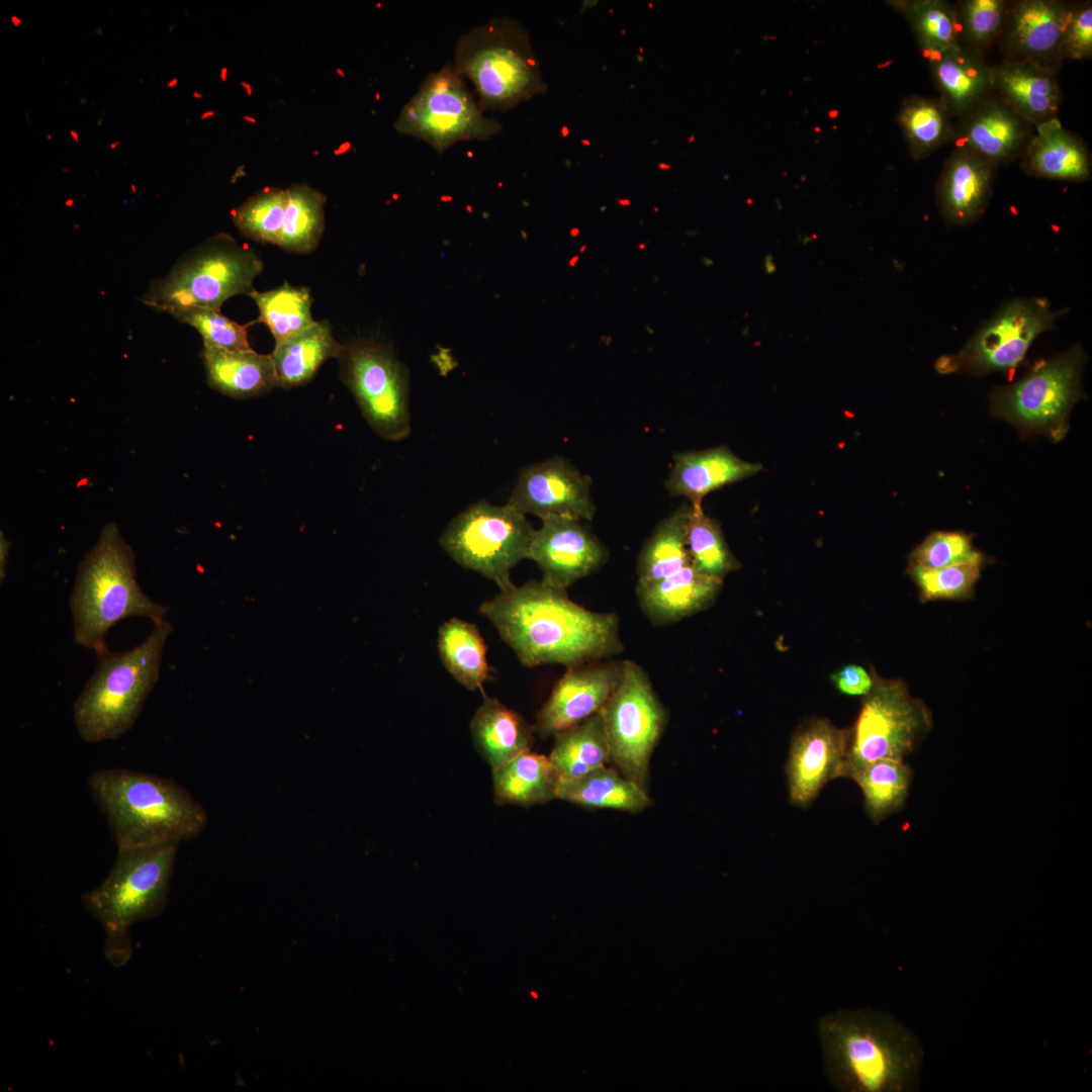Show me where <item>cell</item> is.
<instances>
[{
	"label": "cell",
	"mask_w": 1092,
	"mask_h": 1092,
	"mask_svg": "<svg viewBox=\"0 0 1092 1092\" xmlns=\"http://www.w3.org/2000/svg\"><path fill=\"white\" fill-rule=\"evenodd\" d=\"M47 139H48L49 141H51V140L53 139V135H52L51 133H48V134H47Z\"/></svg>",
	"instance_id": "cell-63"
},
{
	"label": "cell",
	"mask_w": 1092,
	"mask_h": 1092,
	"mask_svg": "<svg viewBox=\"0 0 1092 1092\" xmlns=\"http://www.w3.org/2000/svg\"><path fill=\"white\" fill-rule=\"evenodd\" d=\"M723 580L692 564L648 583L637 584L639 607L654 625H667L699 613L717 598Z\"/></svg>",
	"instance_id": "cell-25"
},
{
	"label": "cell",
	"mask_w": 1092,
	"mask_h": 1092,
	"mask_svg": "<svg viewBox=\"0 0 1092 1092\" xmlns=\"http://www.w3.org/2000/svg\"><path fill=\"white\" fill-rule=\"evenodd\" d=\"M592 478L568 459L554 456L523 467L507 505L539 519L590 521L596 506Z\"/></svg>",
	"instance_id": "cell-16"
},
{
	"label": "cell",
	"mask_w": 1092,
	"mask_h": 1092,
	"mask_svg": "<svg viewBox=\"0 0 1092 1092\" xmlns=\"http://www.w3.org/2000/svg\"><path fill=\"white\" fill-rule=\"evenodd\" d=\"M393 125L397 132L419 139L440 154L459 142L488 140L503 128L483 113L449 64L427 76Z\"/></svg>",
	"instance_id": "cell-13"
},
{
	"label": "cell",
	"mask_w": 1092,
	"mask_h": 1092,
	"mask_svg": "<svg viewBox=\"0 0 1092 1092\" xmlns=\"http://www.w3.org/2000/svg\"><path fill=\"white\" fill-rule=\"evenodd\" d=\"M337 359L341 379L374 433L392 442L405 439L411 433L410 376L393 351L355 339L343 344Z\"/></svg>",
	"instance_id": "cell-14"
},
{
	"label": "cell",
	"mask_w": 1092,
	"mask_h": 1092,
	"mask_svg": "<svg viewBox=\"0 0 1092 1092\" xmlns=\"http://www.w3.org/2000/svg\"><path fill=\"white\" fill-rule=\"evenodd\" d=\"M69 605L74 642L96 654L108 649L106 636L118 622L144 617L156 623L168 612L139 585L133 550L114 523L104 525L79 563Z\"/></svg>",
	"instance_id": "cell-4"
},
{
	"label": "cell",
	"mask_w": 1092,
	"mask_h": 1092,
	"mask_svg": "<svg viewBox=\"0 0 1092 1092\" xmlns=\"http://www.w3.org/2000/svg\"><path fill=\"white\" fill-rule=\"evenodd\" d=\"M24 114H25V118H26L27 124H28V126H30V125H31V121H30V116H29V112L25 111V113H24Z\"/></svg>",
	"instance_id": "cell-62"
},
{
	"label": "cell",
	"mask_w": 1092,
	"mask_h": 1092,
	"mask_svg": "<svg viewBox=\"0 0 1092 1092\" xmlns=\"http://www.w3.org/2000/svg\"><path fill=\"white\" fill-rule=\"evenodd\" d=\"M10 543L3 532L0 533V581L5 579Z\"/></svg>",
	"instance_id": "cell-49"
},
{
	"label": "cell",
	"mask_w": 1092,
	"mask_h": 1092,
	"mask_svg": "<svg viewBox=\"0 0 1092 1092\" xmlns=\"http://www.w3.org/2000/svg\"><path fill=\"white\" fill-rule=\"evenodd\" d=\"M69 135H70V136H71V138L73 139V141H74L75 143H77V144H78V143L80 142V139H79V134H78V132H77V131H75L74 129H71V130L69 131Z\"/></svg>",
	"instance_id": "cell-55"
},
{
	"label": "cell",
	"mask_w": 1092,
	"mask_h": 1092,
	"mask_svg": "<svg viewBox=\"0 0 1092 1092\" xmlns=\"http://www.w3.org/2000/svg\"><path fill=\"white\" fill-rule=\"evenodd\" d=\"M691 504L684 503L661 520L643 545L637 562V584L671 575L691 564L687 524Z\"/></svg>",
	"instance_id": "cell-35"
},
{
	"label": "cell",
	"mask_w": 1092,
	"mask_h": 1092,
	"mask_svg": "<svg viewBox=\"0 0 1092 1092\" xmlns=\"http://www.w3.org/2000/svg\"><path fill=\"white\" fill-rule=\"evenodd\" d=\"M214 115H215V111H214V110H211V109H209V110H206V111H204V112H203V113L201 114L200 118H201L202 120H205V119H207V118L213 117Z\"/></svg>",
	"instance_id": "cell-52"
},
{
	"label": "cell",
	"mask_w": 1092,
	"mask_h": 1092,
	"mask_svg": "<svg viewBox=\"0 0 1092 1092\" xmlns=\"http://www.w3.org/2000/svg\"><path fill=\"white\" fill-rule=\"evenodd\" d=\"M997 165L964 148H953L936 184L935 200L948 226L975 223L991 198Z\"/></svg>",
	"instance_id": "cell-21"
},
{
	"label": "cell",
	"mask_w": 1092,
	"mask_h": 1092,
	"mask_svg": "<svg viewBox=\"0 0 1092 1092\" xmlns=\"http://www.w3.org/2000/svg\"><path fill=\"white\" fill-rule=\"evenodd\" d=\"M87 102H88V101H87V98H86L85 96H81V97L79 98V100H78V103H79L80 105H85V104H86Z\"/></svg>",
	"instance_id": "cell-59"
},
{
	"label": "cell",
	"mask_w": 1092,
	"mask_h": 1092,
	"mask_svg": "<svg viewBox=\"0 0 1092 1092\" xmlns=\"http://www.w3.org/2000/svg\"><path fill=\"white\" fill-rule=\"evenodd\" d=\"M928 62L938 99L952 118H963L994 96L992 66L982 54L960 46Z\"/></svg>",
	"instance_id": "cell-26"
},
{
	"label": "cell",
	"mask_w": 1092,
	"mask_h": 1092,
	"mask_svg": "<svg viewBox=\"0 0 1092 1092\" xmlns=\"http://www.w3.org/2000/svg\"><path fill=\"white\" fill-rule=\"evenodd\" d=\"M105 113H106V111H105V110H103V111H102V113H101V114H100V115L98 116V118H97V120H96V125H97V126H101V125H102V124L104 123V120H105Z\"/></svg>",
	"instance_id": "cell-54"
},
{
	"label": "cell",
	"mask_w": 1092,
	"mask_h": 1092,
	"mask_svg": "<svg viewBox=\"0 0 1092 1092\" xmlns=\"http://www.w3.org/2000/svg\"><path fill=\"white\" fill-rule=\"evenodd\" d=\"M554 737L548 756L560 782L574 780L610 762V747L600 712Z\"/></svg>",
	"instance_id": "cell-34"
},
{
	"label": "cell",
	"mask_w": 1092,
	"mask_h": 1092,
	"mask_svg": "<svg viewBox=\"0 0 1092 1092\" xmlns=\"http://www.w3.org/2000/svg\"><path fill=\"white\" fill-rule=\"evenodd\" d=\"M480 614L527 667H566L623 651L619 618L573 602L566 589L540 580L512 584L479 605Z\"/></svg>",
	"instance_id": "cell-1"
},
{
	"label": "cell",
	"mask_w": 1092,
	"mask_h": 1092,
	"mask_svg": "<svg viewBox=\"0 0 1092 1092\" xmlns=\"http://www.w3.org/2000/svg\"><path fill=\"white\" fill-rule=\"evenodd\" d=\"M470 734L481 756L495 769L530 750L533 728L516 711L484 697L470 721Z\"/></svg>",
	"instance_id": "cell-29"
},
{
	"label": "cell",
	"mask_w": 1092,
	"mask_h": 1092,
	"mask_svg": "<svg viewBox=\"0 0 1092 1092\" xmlns=\"http://www.w3.org/2000/svg\"><path fill=\"white\" fill-rule=\"evenodd\" d=\"M10 21L13 24V26H15V27H18V26H20L22 24V20L18 16L14 15V14H12L10 16Z\"/></svg>",
	"instance_id": "cell-50"
},
{
	"label": "cell",
	"mask_w": 1092,
	"mask_h": 1092,
	"mask_svg": "<svg viewBox=\"0 0 1092 1092\" xmlns=\"http://www.w3.org/2000/svg\"><path fill=\"white\" fill-rule=\"evenodd\" d=\"M219 77H220V81H221V82H225V81H226V79H228V68H226V67H222V68L220 69V74H219Z\"/></svg>",
	"instance_id": "cell-53"
},
{
	"label": "cell",
	"mask_w": 1092,
	"mask_h": 1092,
	"mask_svg": "<svg viewBox=\"0 0 1092 1092\" xmlns=\"http://www.w3.org/2000/svg\"><path fill=\"white\" fill-rule=\"evenodd\" d=\"M1021 158L1022 169L1037 178L1084 182L1091 176L1089 149L1059 118L1035 127Z\"/></svg>",
	"instance_id": "cell-27"
},
{
	"label": "cell",
	"mask_w": 1092,
	"mask_h": 1092,
	"mask_svg": "<svg viewBox=\"0 0 1092 1092\" xmlns=\"http://www.w3.org/2000/svg\"><path fill=\"white\" fill-rule=\"evenodd\" d=\"M1035 127L993 96L953 123L950 144L995 163L1021 157Z\"/></svg>",
	"instance_id": "cell-22"
},
{
	"label": "cell",
	"mask_w": 1092,
	"mask_h": 1092,
	"mask_svg": "<svg viewBox=\"0 0 1092 1092\" xmlns=\"http://www.w3.org/2000/svg\"><path fill=\"white\" fill-rule=\"evenodd\" d=\"M826 1074L844 1092H904L922 1060L915 1036L888 1014L839 1010L818 1023Z\"/></svg>",
	"instance_id": "cell-2"
},
{
	"label": "cell",
	"mask_w": 1092,
	"mask_h": 1092,
	"mask_svg": "<svg viewBox=\"0 0 1092 1092\" xmlns=\"http://www.w3.org/2000/svg\"><path fill=\"white\" fill-rule=\"evenodd\" d=\"M452 68L468 80L484 111H507L546 91L527 31L511 18H491L463 33Z\"/></svg>",
	"instance_id": "cell-7"
},
{
	"label": "cell",
	"mask_w": 1092,
	"mask_h": 1092,
	"mask_svg": "<svg viewBox=\"0 0 1092 1092\" xmlns=\"http://www.w3.org/2000/svg\"><path fill=\"white\" fill-rule=\"evenodd\" d=\"M1009 3L1005 0H965L957 5L961 44L983 55L1000 38Z\"/></svg>",
	"instance_id": "cell-43"
},
{
	"label": "cell",
	"mask_w": 1092,
	"mask_h": 1092,
	"mask_svg": "<svg viewBox=\"0 0 1092 1092\" xmlns=\"http://www.w3.org/2000/svg\"><path fill=\"white\" fill-rule=\"evenodd\" d=\"M1072 5L1059 0L1010 2L1000 36L1004 60L1057 69L1062 62V35Z\"/></svg>",
	"instance_id": "cell-20"
},
{
	"label": "cell",
	"mask_w": 1092,
	"mask_h": 1092,
	"mask_svg": "<svg viewBox=\"0 0 1092 1092\" xmlns=\"http://www.w3.org/2000/svg\"><path fill=\"white\" fill-rule=\"evenodd\" d=\"M556 799L588 808L641 812L653 802L647 790L616 768L601 765L571 780L560 782Z\"/></svg>",
	"instance_id": "cell-30"
},
{
	"label": "cell",
	"mask_w": 1092,
	"mask_h": 1092,
	"mask_svg": "<svg viewBox=\"0 0 1092 1092\" xmlns=\"http://www.w3.org/2000/svg\"><path fill=\"white\" fill-rule=\"evenodd\" d=\"M533 532L523 513L507 504L479 500L447 524L438 543L456 563L492 580L503 590L513 584L512 568L528 559Z\"/></svg>",
	"instance_id": "cell-11"
},
{
	"label": "cell",
	"mask_w": 1092,
	"mask_h": 1092,
	"mask_svg": "<svg viewBox=\"0 0 1092 1092\" xmlns=\"http://www.w3.org/2000/svg\"><path fill=\"white\" fill-rule=\"evenodd\" d=\"M494 801L524 807L556 799L560 783L549 756L525 751L492 770Z\"/></svg>",
	"instance_id": "cell-32"
},
{
	"label": "cell",
	"mask_w": 1092,
	"mask_h": 1092,
	"mask_svg": "<svg viewBox=\"0 0 1092 1092\" xmlns=\"http://www.w3.org/2000/svg\"><path fill=\"white\" fill-rule=\"evenodd\" d=\"M1092 56V4L1091 1L1073 3L1066 20L1060 57L1083 60Z\"/></svg>",
	"instance_id": "cell-47"
},
{
	"label": "cell",
	"mask_w": 1092,
	"mask_h": 1092,
	"mask_svg": "<svg viewBox=\"0 0 1092 1092\" xmlns=\"http://www.w3.org/2000/svg\"><path fill=\"white\" fill-rule=\"evenodd\" d=\"M173 27H175V25H168L169 31H172Z\"/></svg>",
	"instance_id": "cell-64"
},
{
	"label": "cell",
	"mask_w": 1092,
	"mask_h": 1092,
	"mask_svg": "<svg viewBox=\"0 0 1092 1092\" xmlns=\"http://www.w3.org/2000/svg\"><path fill=\"white\" fill-rule=\"evenodd\" d=\"M120 145L119 141H114L109 145L110 150H115Z\"/></svg>",
	"instance_id": "cell-58"
},
{
	"label": "cell",
	"mask_w": 1092,
	"mask_h": 1092,
	"mask_svg": "<svg viewBox=\"0 0 1092 1092\" xmlns=\"http://www.w3.org/2000/svg\"><path fill=\"white\" fill-rule=\"evenodd\" d=\"M687 548L691 564L699 571L724 580L741 564L730 550L720 523L693 507L687 524Z\"/></svg>",
	"instance_id": "cell-41"
},
{
	"label": "cell",
	"mask_w": 1092,
	"mask_h": 1092,
	"mask_svg": "<svg viewBox=\"0 0 1092 1092\" xmlns=\"http://www.w3.org/2000/svg\"><path fill=\"white\" fill-rule=\"evenodd\" d=\"M117 847L191 840L207 823L203 807L175 781L122 767L87 779Z\"/></svg>",
	"instance_id": "cell-3"
},
{
	"label": "cell",
	"mask_w": 1092,
	"mask_h": 1092,
	"mask_svg": "<svg viewBox=\"0 0 1092 1092\" xmlns=\"http://www.w3.org/2000/svg\"><path fill=\"white\" fill-rule=\"evenodd\" d=\"M202 360L208 385L226 396L250 398L278 386L270 355L252 349L203 348Z\"/></svg>",
	"instance_id": "cell-28"
},
{
	"label": "cell",
	"mask_w": 1092,
	"mask_h": 1092,
	"mask_svg": "<svg viewBox=\"0 0 1092 1092\" xmlns=\"http://www.w3.org/2000/svg\"><path fill=\"white\" fill-rule=\"evenodd\" d=\"M1062 311L1042 297H1017L1004 303L987 320L957 353L934 362L939 374L984 375L1007 373L1025 358L1033 341L1054 330Z\"/></svg>",
	"instance_id": "cell-15"
},
{
	"label": "cell",
	"mask_w": 1092,
	"mask_h": 1092,
	"mask_svg": "<svg viewBox=\"0 0 1092 1092\" xmlns=\"http://www.w3.org/2000/svg\"><path fill=\"white\" fill-rule=\"evenodd\" d=\"M258 308L259 321L272 333L275 343H281L312 326L311 297L304 287L284 282L281 286L250 294Z\"/></svg>",
	"instance_id": "cell-40"
},
{
	"label": "cell",
	"mask_w": 1092,
	"mask_h": 1092,
	"mask_svg": "<svg viewBox=\"0 0 1092 1092\" xmlns=\"http://www.w3.org/2000/svg\"><path fill=\"white\" fill-rule=\"evenodd\" d=\"M610 762L627 779L647 787L652 753L668 720L645 669L623 660L621 678L600 711Z\"/></svg>",
	"instance_id": "cell-12"
},
{
	"label": "cell",
	"mask_w": 1092,
	"mask_h": 1092,
	"mask_svg": "<svg viewBox=\"0 0 1092 1092\" xmlns=\"http://www.w3.org/2000/svg\"><path fill=\"white\" fill-rule=\"evenodd\" d=\"M528 559L540 568L542 581L566 589L599 570L608 551L580 521L550 518L534 529Z\"/></svg>",
	"instance_id": "cell-18"
},
{
	"label": "cell",
	"mask_w": 1092,
	"mask_h": 1092,
	"mask_svg": "<svg viewBox=\"0 0 1092 1092\" xmlns=\"http://www.w3.org/2000/svg\"><path fill=\"white\" fill-rule=\"evenodd\" d=\"M287 190V205L277 246L299 254L315 249L325 226L326 195L306 183Z\"/></svg>",
	"instance_id": "cell-38"
},
{
	"label": "cell",
	"mask_w": 1092,
	"mask_h": 1092,
	"mask_svg": "<svg viewBox=\"0 0 1092 1092\" xmlns=\"http://www.w3.org/2000/svg\"><path fill=\"white\" fill-rule=\"evenodd\" d=\"M139 645L122 652L98 653L97 665L73 705L79 736L88 743L117 739L128 731L159 679L172 625L153 623Z\"/></svg>",
	"instance_id": "cell-5"
},
{
	"label": "cell",
	"mask_w": 1092,
	"mask_h": 1092,
	"mask_svg": "<svg viewBox=\"0 0 1092 1092\" xmlns=\"http://www.w3.org/2000/svg\"><path fill=\"white\" fill-rule=\"evenodd\" d=\"M343 344L326 321L315 322L301 333L275 344L270 354L278 386L284 389L306 384L330 358H338Z\"/></svg>",
	"instance_id": "cell-31"
},
{
	"label": "cell",
	"mask_w": 1092,
	"mask_h": 1092,
	"mask_svg": "<svg viewBox=\"0 0 1092 1092\" xmlns=\"http://www.w3.org/2000/svg\"><path fill=\"white\" fill-rule=\"evenodd\" d=\"M241 86L245 89L247 95H249V96L252 95L253 89H252V86L249 83H247L245 81H241Z\"/></svg>",
	"instance_id": "cell-51"
},
{
	"label": "cell",
	"mask_w": 1092,
	"mask_h": 1092,
	"mask_svg": "<svg viewBox=\"0 0 1092 1092\" xmlns=\"http://www.w3.org/2000/svg\"><path fill=\"white\" fill-rule=\"evenodd\" d=\"M95 33H96V34H97L98 36H102V35H103V33H104V31H103V28H102V27H97V28L95 29Z\"/></svg>",
	"instance_id": "cell-61"
},
{
	"label": "cell",
	"mask_w": 1092,
	"mask_h": 1092,
	"mask_svg": "<svg viewBox=\"0 0 1092 1092\" xmlns=\"http://www.w3.org/2000/svg\"><path fill=\"white\" fill-rule=\"evenodd\" d=\"M287 200L286 189L265 188L232 211L234 223L253 241L277 245Z\"/></svg>",
	"instance_id": "cell-42"
},
{
	"label": "cell",
	"mask_w": 1092,
	"mask_h": 1092,
	"mask_svg": "<svg viewBox=\"0 0 1092 1092\" xmlns=\"http://www.w3.org/2000/svg\"><path fill=\"white\" fill-rule=\"evenodd\" d=\"M263 263L258 254L226 234H218L181 257L164 277L153 281L143 302L173 314L191 308L220 309L239 294L249 295Z\"/></svg>",
	"instance_id": "cell-8"
},
{
	"label": "cell",
	"mask_w": 1092,
	"mask_h": 1092,
	"mask_svg": "<svg viewBox=\"0 0 1092 1092\" xmlns=\"http://www.w3.org/2000/svg\"><path fill=\"white\" fill-rule=\"evenodd\" d=\"M180 322L193 327L203 340V348L221 350L251 349L247 325H240L224 316L220 309L191 308L172 314Z\"/></svg>",
	"instance_id": "cell-46"
},
{
	"label": "cell",
	"mask_w": 1092,
	"mask_h": 1092,
	"mask_svg": "<svg viewBox=\"0 0 1092 1092\" xmlns=\"http://www.w3.org/2000/svg\"><path fill=\"white\" fill-rule=\"evenodd\" d=\"M912 777V768L903 760L881 759L867 765L851 780L863 795L870 819L879 824L904 807Z\"/></svg>",
	"instance_id": "cell-37"
},
{
	"label": "cell",
	"mask_w": 1092,
	"mask_h": 1092,
	"mask_svg": "<svg viewBox=\"0 0 1092 1092\" xmlns=\"http://www.w3.org/2000/svg\"><path fill=\"white\" fill-rule=\"evenodd\" d=\"M835 688L847 696H864L872 688L873 676L866 668L856 664L843 666L831 675Z\"/></svg>",
	"instance_id": "cell-48"
},
{
	"label": "cell",
	"mask_w": 1092,
	"mask_h": 1092,
	"mask_svg": "<svg viewBox=\"0 0 1092 1092\" xmlns=\"http://www.w3.org/2000/svg\"><path fill=\"white\" fill-rule=\"evenodd\" d=\"M893 5L906 16L927 60L962 46L957 7L949 2L914 0Z\"/></svg>",
	"instance_id": "cell-39"
},
{
	"label": "cell",
	"mask_w": 1092,
	"mask_h": 1092,
	"mask_svg": "<svg viewBox=\"0 0 1092 1092\" xmlns=\"http://www.w3.org/2000/svg\"><path fill=\"white\" fill-rule=\"evenodd\" d=\"M437 648L444 667L458 684L469 691H483L491 668L486 644L474 624L458 618L445 621L438 630Z\"/></svg>",
	"instance_id": "cell-33"
},
{
	"label": "cell",
	"mask_w": 1092,
	"mask_h": 1092,
	"mask_svg": "<svg viewBox=\"0 0 1092 1092\" xmlns=\"http://www.w3.org/2000/svg\"><path fill=\"white\" fill-rule=\"evenodd\" d=\"M243 119L248 121V122H251V123H255L257 121L255 117L248 116V115H244Z\"/></svg>",
	"instance_id": "cell-57"
},
{
	"label": "cell",
	"mask_w": 1092,
	"mask_h": 1092,
	"mask_svg": "<svg viewBox=\"0 0 1092 1092\" xmlns=\"http://www.w3.org/2000/svg\"><path fill=\"white\" fill-rule=\"evenodd\" d=\"M984 560L969 561L939 568L909 563L907 573L916 583L920 599L953 600L967 598L980 577Z\"/></svg>",
	"instance_id": "cell-44"
},
{
	"label": "cell",
	"mask_w": 1092,
	"mask_h": 1092,
	"mask_svg": "<svg viewBox=\"0 0 1092 1092\" xmlns=\"http://www.w3.org/2000/svg\"><path fill=\"white\" fill-rule=\"evenodd\" d=\"M1087 354L1076 344L1065 352L1036 362L1016 381L990 394V414L1011 424L1022 437L1063 440L1069 415L1085 396L1082 375Z\"/></svg>",
	"instance_id": "cell-9"
},
{
	"label": "cell",
	"mask_w": 1092,
	"mask_h": 1092,
	"mask_svg": "<svg viewBox=\"0 0 1092 1092\" xmlns=\"http://www.w3.org/2000/svg\"><path fill=\"white\" fill-rule=\"evenodd\" d=\"M566 668L537 714L540 736L555 735L599 713L621 678L623 661L609 658Z\"/></svg>",
	"instance_id": "cell-19"
},
{
	"label": "cell",
	"mask_w": 1092,
	"mask_h": 1092,
	"mask_svg": "<svg viewBox=\"0 0 1092 1092\" xmlns=\"http://www.w3.org/2000/svg\"><path fill=\"white\" fill-rule=\"evenodd\" d=\"M872 676V688L862 696L858 716L848 728L843 778L850 780L877 760H903L932 727L931 711L909 693L904 680L883 677L875 670Z\"/></svg>",
	"instance_id": "cell-10"
},
{
	"label": "cell",
	"mask_w": 1092,
	"mask_h": 1092,
	"mask_svg": "<svg viewBox=\"0 0 1092 1092\" xmlns=\"http://www.w3.org/2000/svg\"><path fill=\"white\" fill-rule=\"evenodd\" d=\"M178 845L117 847L107 877L83 895L85 909L105 931V956L114 966L130 958V927L164 910Z\"/></svg>",
	"instance_id": "cell-6"
},
{
	"label": "cell",
	"mask_w": 1092,
	"mask_h": 1092,
	"mask_svg": "<svg viewBox=\"0 0 1092 1092\" xmlns=\"http://www.w3.org/2000/svg\"><path fill=\"white\" fill-rule=\"evenodd\" d=\"M911 157L920 161L940 147L950 144L953 123L950 113L938 98L910 96L898 114Z\"/></svg>",
	"instance_id": "cell-36"
},
{
	"label": "cell",
	"mask_w": 1092,
	"mask_h": 1092,
	"mask_svg": "<svg viewBox=\"0 0 1092 1092\" xmlns=\"http://www.w3.org/2000/svg\"><path fill=\"white\" fill-rule=\"evenodd\" d=\"M994 96L1034 127L1058 118L1063 101L1056 69L1003 60L992 66Z\"/></svg>",
	"instance_id": "cell-23"
},
{
	"label": "cell",
	"mask_w": 1092,
	"mask_h": 1092,
	"mask_svg": "<svg viewBox=\"0 0 1092 1092\" xmlns=\"http://www.w3.org/2000/svg\"><path fill=\"white\" fill-rule=\"evenodd\" d=\"M984 559L974 547L972 536L960 531H934L909 555V563L930 568Z\"/></svg>",
	"instance_id": "cell-45"
},
{
	"label": "cell",
	"mask_w": 1092,
	"mask_h": 1092,
	"mask_svg": "<svg viewBox=\"0 0 1092 1092\" xmlns=\"http://www.w3.org/2000/svg\"><path fill=\"white\" fill-rule=\"evenodd\" d=\"M192 96L195 99H202L203 98V95L201 93H199V92H196V91L193 92Z\"/></svg>",
	"instance_id": "cell-60"
},
{
	"label": "cell",
	"mask_w": 1092,
	"mask_h": 1092,
	"mask_svg": "<svg viewBox=\"0 0 1092 1092\" xmlns=\"http://www.w3.org/2000/svg\"><path fill=\"white\" fill-rule=\"evenodd\" d=\"M849 729L812 717L794 731L786 763L789 802L808 808L830 781L842 778Z\"/></svg>",
	"instance_id": "cell-17"
},
{
	"label": "cell",
	"mask_w": 1092,
	"mask_h": 1092,
	"mask_svg": "<svg viewBox=\"0 0 1092 1092\" xmlns=\"http://www.w3.org/2000/svg\"><path fill=\"white\" fill-rule=\"evenodd\" d=\"M664 486L672 496H684L693 507H701L703 498L723 486L757 474L758 462L736 456L727 446L700 451L675 453Z\"/></svg>",
	"instance_id": "cell-24"
},
{
	"label": "cell",
	"mask_w": 1092,
	"mask_h": 1092,
	"mask_svg": "<svg viewBox=\"0 0 1092 1092\" xmlns=\"http://www.w3.org/2000/svg\"><path fill=\"white\" fill-rule=\"evenodd\" d=\"M178 82H179L178 79L176 77H174L170 81H168L167 87L168 88H174V87H176L178 85Z\"/></svg>",
	"instance_id": "cell-56"
}]
</instances>
